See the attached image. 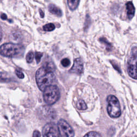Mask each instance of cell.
Here are the masks:
<instances>
[{
    "label": "cell",
    "mask_w": 137,
    "mask_h": 137,
    "mask_svg": "<svg viewBox=\"0 0 137 137\" xmlns=\"http://www.w3.org/2000/svg\"><path fill=\"white\" fill-rule=\"evenodd\" d=\"M55 76L52 70L43 66L35 74V80L39 89L43 91L48 86L51 85L55 80Z\"/></svg>",
    "instance_id": "6da1fadb"
},
{
    "label": "cell",
    "mask_w": 137,
    "mask_h": 137,
    "mask_svg": "<svg viewBox=\"0 0 137 137\" xmlns=\"http://www.w3.org/2000/svg\"><path fill=\"white\" fill-rule=\"evenodd\" d=\"M24 47L19 44L7 43L0 47V54L7 57H17L23 54Z\"/></svg>",
    "instance_id": "7a4b0ae2"
},
{
    "label": "cell",
    "mask_w": 137,
    "mask_h": 137,
    "mask_svg": "<svg viewBox=\"0 0 137 137\" xmlns=\"http://www.w3.org/2000/svg\"><path fill=\"white\" fill-rule=\"evenodd\" d=\"M43 92V99L47 104H54L60 99V92L57 86L51 85L48 86Z\"/></svg>",
    "instance_id": "3957f363"
},
{
    "label": "cell",
    "mask_w": 137,
    "mask_h": 137,
    "mask_svg": "<svg viewBox=\"0 0 137 137\" xmlns=\"http://www.w3.org/2000/svg\"><path fill=\"white\" fill-rule=\"evenodd\" d=\"M107 112L112 118H118L121 115V109L119 101L114 95H109L107 98Z\"/></svg>",
    "instance_id": "277c9868"
},
{
    "label": "cell",
    "mask_w": 137,
    "mask_h": 137,
    "mask_svg": "<svg viewBox=\"0 0 137 137\" xmlns=\"http://www.w3.org/2000/svg\"><path fill=\"white\" fill-rule=\"evenodd\" d=\"M127 72L129 76L137 79V48L132 49V55L127 61Z\"/></svg>",
    "instance_id": "5b68a950"
},
{
    "label": "cell",
    "mask_w": 137,
    "mask_h": 137,
    "mask_svg": "<svg viewBox=\"0 0 137 137\" xmlns=\"http://www.w3.org/2000/svg\"><path fill=\"white\" fill-rule=\"evenodd\" d=\"M60 135L64 137H71L74 135V132L69 123L64 120H60L57 124Z\"/></svg>",
    "instance_id": "8992f818"
},
{
    "label": "cell",
    "mask_w": 137,
    "mask_h": 137,
    "mask_svg": "<svg viewBox=\"0 0 137 137\" xmlns=\"http://www.w3.org/2000/svg\"><path fill=\"white\" fill-rule=\"evenodd\" d=\"M43 136H60L58 127L55 123H48L42 130Z\"/></svg>",
    "instance_id": "52a82bcc"
},
{
    "label": "cell",
    "mask_w": 137,
    "mask_h": 137,
    "mask_svg": "<svg viewBox=\"0 0 137 137\" xmlns=\"http://www.w3.org/2000/svg\"><path fill=\"white\" fill-rule=\"evenodd\" d=\"M69 72L77 74H81L83 73L84 65L83 61L80 59L77 58L74 60L73 65L71 69L69 70Z\"/></svg>",
    "instance_id": "ba28073f"
},
{
    "label": "cell",
    "mask_w": 137,
    "mask_h": 137,
    "mask_svg": "<svg viewBox=\"0 0 137 137\" xmlns=\"http://www.w3.org/2000/svg\"><path fill=\"white\" fill-rule=\"evenodd\" d=\"M126 8L127 10V17L129 19H131L134 15L135 8L133 3L131 2H129L126 4Z\"/></svg>",
    "instance_id": "9c48e42d"
},
{
    "label": "cell",
    "mask_w": 137,
    "mask_h": 137,
    "mask_svg": "<svg viewBox=\"0 0 137 137\" xmlns=\"http://www.w3.org/2000/svg\"><path fill=\"white\" fill-rule=\"evenodd\" d=\"M48 10H49V12H51L52 14H54L55 15H56L58 17H61L62 15V13L60 8L57 7L54 4H50L48 6Z\"/></svg>",
    "instance_id": "30bf717a"
},
{
    "label": "cell",
    "mask_w": 137,
    "mask_h": 137,
    "mask_svg": "<svg viewBox=\"0 0 137 137\" xmlns=\"http://www.w3.org/2000/svg\"><path fill=\"white\" fill-rule=\"evenodd\" d=\"M80 0H68V4L69 8L71 10L76 9L79 5Z\"/></svg>",
    "instance_id": "8fae6325"
},
{
    "label": "cell",
    "mask_w": 137,
    "mask_h": 137,
    "mask_svg": "<svg viewBox=\"0 0 137 137\" xmlns=\"http://www.w3.org/2000/svg\"><path fill=\"white\" fill-rule=\"evenodd\" d=\"M77 107L80 110H85L87 108L85 101L83 100H79L77 103Z\"/></svg>",
    "instance_id": "7c38bea8"
},
{
    "label": "cell",
    "mask_w": 137,
    "mask_h": 137,
    "mask_svg": "<svg viewBox=\"0 0 137 137\" xmlns=\"http://www.w3.org/2000/svg\"><path fill=\"white\" fill-rule=\"evenodd\" d=\"M55 29V26L54 24H52V23H49V24H46L45 25H44L43 27V30L45 31H47V32L52 31L54 30Z\"/></svg>",
    "instance_id": "4fadbf2b"
},
{
    "label": "cell",
    "mask_w": 137,
    "mask_h": 137,
    "mask_svg": "<svg viewBox=\"0 0 137 137\" xmlns=\"http://www.w3.org/2000/svg\"><path fill=\"white\" fill-rule=\"evenodd\" d=\"M34 53L32 51L29 52L26 56V61H27V62L29 63L32 62L33 60H34Z\"/></svg>",
    "instance_id": "5bb4252c"
},
{
    "label": "cell",
    "mask_w": 137,
    "mask_h": 137,
    "mask_svg": "<svg viewBox=\"0 0 137 137\" xmlns=\"http://www.w3.org/2000/svg\"><path fill=\"white\" fill-rule=\"evenodd\" d=\"M43 56V53L41 52H35V60L37 61V63H39L40 62L41 57Z\"/></svg>",
    "instance_id": "9a60e30c"
},
{
    "label": "cell",
    "mask_w": 137,
    "mask_h": 137,
    "mask_svg": "<svg viewBox=\"0 0 137 137\" xmlns=\"http://www.w3.org/2000/svg\"><path fill=\"white\" fill-rule=\"evenodd\" d=\"M61 64L64 67H68L70 64V61L68 59H64L62 60Z\"/></svg>",
    "instance_id": "2e32d148"
},
{
    "label": "cell",
    "mask_w": 137,
    "mask_h": 137,
    "mask_svg": "<svg viewBox=\"0 0 137 137\" xmlns=\"http://www.w3.org/2000/svg\"><path fill=\"white\" fill-rule=\"evenodd\" d=\"M101 136V134H100L99 133L96 132H90L87 133L85 135V136Z\"/></svg>",
    "instance_id": "e0dca14e"
},
{
    "label": "cell",
    "mask_w": 137,
    "mask_h": 137,
    "mask_svg": "<svg viewBox=\"0 0 137 137\" xmlns=\"http://www.w3.org/2000/svg\"><path fill=\"white\" fill-rule=\"evenodd\" d=\"M15 73H16V74L17 75V76L19 79H23L24 78V74L20 70L18 69H16Z\"/></svg>",
    "instance_id": "ac0fdd59"
},
{
    "label": "cell",
    "mask_w": 137,
    "mask_h": 137,
    "mask_svg": "<svg viewBox=\"0 0 137 137\" xmlns=\"http://www.w3.org/2000/svg\"><path fill=\"white\" fill-rule=\"evenodd\" d=\"M41 134L40 133V132L38 131V130H35L34 131L33 134V136H37V137H39V136H41Z\"/></svg>",
    "instance_id": "d6986e66"
},
{
    "label": "cell",
    "mask_w": 137,
    "mask_h": 137,
    "mask_svg": "<svg viewBox=\"0 0 137 137\" xmlns=\"http://www.w3.org/2000/svg\"><path fill=\"white\" fill-rule=\"evenodd\" d=\"M1 18L2 20H6L7 19V16L6 14H2L1 16Z\"/></svg>",
    "instance_id": "ffe728a7"
},
{
    "label": "cell",
    "mask_w": 137,
    "mask_h": 137,
    "mask_svg": "<svg viewBox=\"0 0 137 137\" xmlns=\"http://www.w3.org/2000/svg\"><path fill=\"white\" fill-rule=\"evenodd\" d=\"M40 16L41 17V18H43L44 17V13L41 10V9H40Z\"/></svg>",
    "instance_id": "44dd1931"
},
{
    "label": "cell",
    "mask_w": 137,
    "mask_h": 137,
    "mask_svg": "<svg viewBox=\"0 0 137 137\" xmlns=\"http://www.w3.org/2000/svg\"><path fill=\"white\" fill-rule=\"evenodd\" d=\"M2 35L1 34V33H0V41L1 40V39H2Z\"/></svg>",
    "instance_id": "7402d4cb"
}]
</instances>
